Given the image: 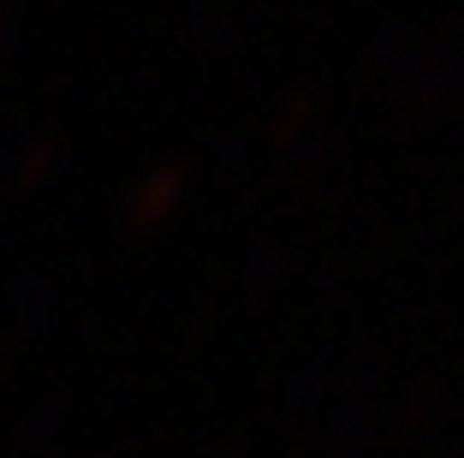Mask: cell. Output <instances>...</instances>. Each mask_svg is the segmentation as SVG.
Listing matches in <instances>:
<instances>
[{
	"label": "cell",
	"instance_id": "1",
	"mask_svg": "<svg viewBox=\"0 0 464 458\" xmlns=\"http://www.w3.org/2000/svg\"><path fill=\"white\" fill-rule=\"evenodd\" d=\"M185 190H191V167H179V161L143 173V185L131 190V202H125V227L131 232H155L179 202H185Z\"/></svg>",
	"mask_w": 464,
	"mask_h": 458
},
{
	"label": "cell",
	"instance_id": "2",
	"mask_svg": "<svg viewBox=\"0 0 464 458\" xmlns=\"http://www.w3.org/2000/svg\"><path fill=\"white\" fill-rule=\"evenodd\" d=\"M315 125H322V90H292L286 108L274 113V125H268V143L280 149V155H292L298 143L315 137Z\"/></svg>",
	"mask_w": 464,
	"mask_h": 458
},
{
	"label": "cell",
	"instance_id": "3",
	"mask_svg": "<svg viewBox=\"0 0 464 458\" xmlns=\"http://www.w3.org/2000/svg\"><path fill=\"white\" fill-rule=\"evenodd\" d=\"M399 83H405V102H411V108L435 113L464 78H459V66H447V60H417V66H405V78H399Z\"/></svg>",
	"mask_w": 464,
	"mask_h": 458
},
{
	"label": "cell",
	"instance_id": "4",
	"mask_svg": "<svg viewBox=\"0 0 464 458\" xmlns=\"http://www.w3.org/2000/svg\"><path fill=\"white\" fill-rule=\"evenodd\" d=\"M60 155H66V132H36L24 149H18V161H13V185H18V190H36L42 179H54Z\"/></svg>",
	"mask_w": 464,
	"mask_h": 458
},
{
	"label": "cell",
	"instance_id": "5",
	"mask_svg": "<svg viewBox=\"0 0 464 458\" xmlns=\"http://www.w3.org/2000/svg\"><path fill=\"white\" fill-rule=\"evenodd\" d=\"M18 24H24V0H6V6H0V54L18 42Z\"/></svg>",
	"mask_w": 464,
	"mask_h": 458
},
{
	"label": "cell",
	"instance_id": "6",
	"mask_svg": "<svg viewBox=\"0 0 464 458\" xmlns=\"http://www.w3.org/2000/svg\"><path fill=\"white\" fill-rule=\"evenodd\" d=\"M393 54H399V42L387 36V42H382V48H375V54H369V60H357V78H382V72L393 66Z\"/></svg>",
	"mask_w": 464,
	"mask_h": 458
},
{
	"label": "cell",
	"instance_id": "7",
	"mask_svg": "<svg viewBox=\"0 0 464 458\" xmlns=\"http://www.w3.org/2000/svg\"><path fill=\"white\" fill-rule=\"evenodd\" d=\"M459 78H464V66H459Z\"/></svg>",
	"mask_w": 464,
	"mask_h": 458
}]
</instances>
